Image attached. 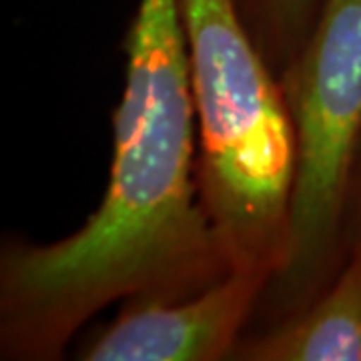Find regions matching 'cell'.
Returning a JSON list of instances; mask_svg holds the SVG:
<instances>
[{"label": "cell", "instance_id": "5b68a950", "mask_svg": "<svg viewBox=\"0 0 361 361\" xmlns=\"http://www.w3.org/2000/svg\"><path fill=\"white\" fill-rule=\"evenodd\" d=\"M231 361H361V239L322 295L285 322L247 331Z\"/></svg>", "mask_w": 361, "mask_h": 361}, {"label": "cell", "instance_id": "8992f818", "mask_svg": "<svg viewBox=\"0 0 361 361\" xmlns=\"http://www.w3.org/2000/svg\"><path fill=\"white\" fill-rule=\"evenodd\" d=\"M265 63L279 77L310 39L323 0H235Z\"/></svg>", "mask_w": 361, "mask_h": 361}, {"label": "cell", "instance_id": "3957f363", "mask_svg": "<svg viewBox=\"0 0 361 361\" xmlns=\"http://www.w3.org/2000/svg\"><path fill=\"white\" fill-rule=\"evenodd\" d=\"M277 80L295 142L291 245L247 331L305 310L348 259L349 201L361 155V0H323L310 39Z\"/></svg>", "mask_w": 361, "mask_h": 361}, {"label": "cell", "instance_id": "7a4b0ae2", "mask_svg": "<svg viewBox=\"0 0 361 361\" xmlns=\"http://www.w3.org/2000/svg\"><path fill=\"white\" fill-rule=\"evenodd\" d=\"M177 4L197 121L201 205L229 269L271 281L291 245L295 142L283 92L235 0Z\"/></svg>", "mask_w": 361, "mask_h": 361}, {"label": "cell", "instance_id": "277c9868", "mask_svg": "<svg viewBox=\"0 0 361 361\" xmlns=\"http://www.w3.org/2000/svg\"><path fill=\"white\" fill-rule=\"evenodd\" d=\"M269 283L231 271L179 301H125L113 323L87 339L80 361H231Z\"/></svg>", "mask_w": 361, "mask_h": 361}, {"label": "cell", "instance_id": "52a82bcc", "mask_svg": "<svg viewBox=\"0 0 361 361\" xmlns=\"http://www.w3.org/2000/svg\"><path fill=\"white\" fill-rule=\"evenodd\" d=\"M351 213L357 215V225H355V235L351 237L349 241V247L355 239H361V163L357 165V171H355V179H353V189H351V201H349V217ZM348 217V223H349ZM349 237V235H348Z\"/></svg>", "mask_w": 361, "mask_h": 361}, {"label": "cell", "instance_id": "6da1fadb", "mask_svg": "<svg viewBox=\"0 0 361 361\" xmlns=\"http://www.w3.org/2000/svg\"><path fill=\"white\" fill-rule=\"evenodd\" d=\"M103 201L52 243H0V360L59 361L116 301H179L231 273L197 187V121L177 0H137L123 40Z\"/></svg>", "mask_w": 361, "mask_h": 361}]
</instances>
